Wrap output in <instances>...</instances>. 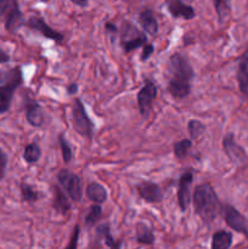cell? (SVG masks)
Segmentation results:
<instances>
[{"instance_id": "obj_1", "label": "cell", "mask_w": 248, "mask_h": 249, "mask_svg": "<svg viewBox=\"0 0 248 249\" xmlns=\"http://www.w3.org/2000/svg\"><path fill=\"white\" fill-rule=\"evenodd\" d=\"M192 203L196 214L206 224H211L216 216L220 215L221 203L209 182L199 184L195 187Z\"/></svg>"}, {"instance_id": "obj_2", "label": "cell", "mask_w": 248, "mask_h": 249, "mask_svg": "<svg viewBox=\"0 0 248 249\" xmlns=\"http://www.w3.org/2000/svg\"><path fill=\"white\" fill-rule=\"evenodd\" d=\"M23 77L19 67H15L9 72H5L4 85H0V114L9 111L15 91L21 87Z\"/></svg>"}, {"instance_id": "obj_3", "label": "cell", "mask_w": 248, "mask_h": 249, "mask_svg": "<svg viewBox=\"0 0 248 249\" xmlns=\"http://www.w3.org/2000/svg\"><path fill=\"white\" fill-rule=\"evenodd\" d=\"M146 43H147V36L145 32L140 31L131 22L123 21L121 28V45L124 53H131L145 45Z\"/></svg>"}, {"instance_id": "obj_4", "label": "cell", "mask_w": 248, "mask_h": 249, "mask_svg": "<svg viewBox=\"0 0 248 249\" xmlns=\"http://www.w3.org/2000/svg\"><path fill=\"white\" fill-rule=\"evenodd\" d=\"M72 118H73V128L75 129L78 134L88 140H92L94 135V123L88 116L87 111L84 108L82 100L75 99L72 107Z\"/></svg>"}, {"instance_id": "obj_5", "label": "cell", "mask_w": 248, "mask_h": 249, "mask_svg": "<svg viewBox=\"0 0 248 249\" xmlns=\"http://www.w3.org/2000/svg\"><path fill=\"white\" fill-rule=\"evenodd\" d=\"M57 180L66 194L73 202H80L83 198V184L77 174L68 169H61L57 174Z\"/></svg>"}, {"instance_id": "obj_6", "label": "cell", "mask_w": 248, "mask_h": 249, "mask_svg": "<svg viewBox=\"0 0 248 249\" xmlns=\"http://www.w3.org/2000/svg\"><path fill=\"white\" fill-rule=\"evenodd\" d=\"M220 215L223 216L224 221L226 223V225L229 228H231L232 230H235L236 232L242 233L247 237L248 240V224L246 220L245 216L235 208V207L230 206V204L225 203L221 204V211Z\"/></svg>"}, {"instance_id": "obj_7", "label": "cell", "mask_w": 248, "mask_h": 249, "mask_svg": "<svg viewBox=\"0 0 248 249\" xmlns=\"http://www.w3.org/2000/svg\"><path fill=\"white\" fill-rule=\"evenodd\" d=\"M223 147L225 151L229 160L236 165H246L248 162V156L246 153L245 148L238 145L235 140V135L232 133H229L223 139Z\"/></svg>"}, {"instance_id": "obj_8", "label": "cell", "mask_w": 248, "mask_h": 249, "mask_svg": "<svg viewBox=\"0 0 248 249\" xmlns=\"http://www.w3.org/2000/svg\"><path fill=\"white\" fill-rule=\"evenodd\" d=\"M157 97V87L151 79H145V84L138 92V105L140 108V113L147 117L152 109L153 101Z\"/></svg>"}, {"instance_id": "obj_9", "label": "cell", "mask_w": 248, "mask_h": 249, "mask_svg": "<svg viewBox=\"0 0 248 249\" xmlns=\"http://www.w3.org/2000/svg\"><path fill=\"white\" fill-rule=\"evenodd\" d=\"M194 181V173L191 170L182 173L177 184V203L180 211L186 212L191 203V185Z\"/></svg>"}, {"instance_id": "obj_10", "label": "cell", "mask_w": 248, "mask_h": 249, "mask_svg": "<svg viewBox=\"0 0 248 249\" xmlns=\"http://www.w3.org/2000/svg\"><path fill=\"white\" fill-rule=\"evenodd\" d=\"M24 24H26L28 28L38 32V33H40L43 36L50 39V40L56 41L57 44H62L63 40H65V36H63L62 33H58V32H56L55 29L51 28V27L49 26V24L46 23L41 17H38V16L29 17Z\"/></svg>"}, {"instance_id": "obj_11", "label": "cell", "mask_w": 248, "mask_h": 249, "mask_svg": "<svg viewBox=\"0 0 248 249\" xmlns=\"http://www.w3.org/2000/svg\"><path fill=\"white\" fill-rule=\"evenodd\" d=\"M169 61L174 78L191 82V79L194 78V68L191 67V65H190V62L184 55L175 53L170 56Z\"/></svg>"}, {"instance_id": "obj_12", "label": "cell", "mask_w": 248, "mask_h": 249, "mask_svg": "<svg viewBox=\"0 0 248 249\" xmlns=\"http://www.w3.org/2000/svg\"><path fill=\"white\" fill-rule=\"evenodd\" d=\"M24 109H26V118L32 126L40 128L45 123V114L43 107L38 101L32 99L29 95H24Z\"/></svg>"}, {"instance_id": "obj_13", "label": "cell", "mask_w": 248, "mask_h": 249, "mask_svg": "<svg viewBox=\"0 0 248 249\" xmlns=\"http://www.w3.org/2000/svg\"><path fill=\"white\" fill-rule=\"evenodd\" d=\"M139 196L148 203H159L163 201V192L157 184L151 181H141L136 186Z\"/></svg>"}, {"instance_id": "obj_14", "label": "cell", "mask_w": 248, "mask_h": 249, "mask_svg": "<svg viewBox=\"0 0 248 249\" xmlns=\"http://www.w3.org/2000/svg\"><path fill=\"white\" fill-rule=\"evenodd\" d=\"M167 9L169 14L175 18L192 19L196 15L194 7L185 4V1L182 0H168Z\"/></svg>"}, {"instance_id": "obj_15", "label": "cell", "mask_w": 248, "mask_h": 249, "mask_svg": "<svg viewBox=\"0 0 248 249\" xmlns=\"http://www.w3.org/2000/svg\"><path fill=\"white\" fill-rule=\"evenodd\" d=\"M237 82L240 91L248 100V48L242 53L237 65Z\"/></svg>"}, {"instance_id": "obj_16", "label": "cell", "mask_w": 248, "mask_h": 249, "mask_svg": "<svg viewBox=\"0 0 248 249\" xmlns=\"http://www.w3.org/2000/svg\"><path fill=\"white\" fill-rule=\"evenodd\" d=\"M168 91L172 95L174 99L181 100L185 99L190 95L191 92V84L190 82L184 79H179V78H174L169 80L168 83Z\"/></svg>"}, {"instance_id": "obj_17", "label": "cell", "mask_w": 248, "mask_h": 249, "mask_svg": "<svg viewBox=\"0 0 248 249\" xmlns=\"http://www.w3.org/2000/svg\"><path fill=\"white\" fill-rule=\"evenodd\" d=\"M24 23H26V21H24L23 14H22L21 10H19L18 2H17V4H15L14 6H12V9L5 15V28H6V31L14 33L17 29L21 28Z\"/></svg>"}, {"instance_id": "obj_18", "label": "cell", "mask_w": 248, "mask_h": 249, "mask_svg": "<svg viewBox=\"0 0 248 249\" xmlns=\"http://www.w3.org/2000/svg\"><path fill=\"white\" fill-rule=\"evenodd\" d=\"M139 23H140L142 31L148 33L150 36H156L157 34L158 22L156 19L152 10L146 9L143 11H141L140 15H139Z\"/></svg>"}, {"instance_id": "obj_19", "label": "cell", "mask_w": 248, "mask_h": 249, "mask_svg": "<svg viewBox=\"0 0 248 249\" xmlns=\"http://www.w3.org/2000/svg\"><path fill=\"white\" fill-rule=\"evenodd\" d=\"M53 207L57 213L62 214V215H66V214L71 211L70 201H68L65 192H63L58 186L53 187Z\"/></svg>"}, {"instance_id": "obj_20", "label": "cell", "mask_w": 248, "mask_h": 249, "mask_svg": "<svg viewBox=\"0 0 248 249\" xmlns=\"http://www.w3.org/2000/svg\"><path fill=\"white\" fill-rule=\"evenodd\" d=\"M135 237L136 241L141 245L152 246L155 243V233L150 226L145 223H138L135 225Z\"/></svg>"}, {"instance_id": "obj_21", "label": "cell", "mask_w": 248, "mask_h": 249, "mask_svg": "<svg viewBox=\"0 0 248 249\" xmlns=\"http://www.w3.org/2000/svg\"><path fill=\"white\" fill-rule=\"evenodd\" d=\"M87 197L94 203H104L107 201V191L102 185L97 182H90L85 190Z\"/></svg>"}, {"instance_id": "obj_22", "label": "cell", "mask_w": 248, "mask_h": 249, "mask_svg": "<svg viewBox=\"0 0 248 249\" xmlns=\"http://www.w3.org/2000/svg\"><path fill=\"white\" fill-rule=\"evenodd\" d=\"M232 245V233L225 230H219L214 232L212 238V248L213 249H228Z\"/></svg>"}, {"instance_id": "obj_23", "label": "cell", "mask_w": 248, "mask_h": 249, "mask_svg": "<svg viewBox=\"0 0 248 249\" xmlns=\"http://www.w3.org/2000/svg\"><path fill=\"white\" fill-rule=\"evenodd\" d=\"M96 241L100 240H105V245L109 248H119L121 247V242L117 243L114 241V238L112 237L111 231H109V226L107 224H104V225L99 226L96 229Z\"/></svg>"}, {"instance_id": "obj_24", "label": "cell", "mask_w": 248, "mask_h": 249, "mask_svg": "<svg viewBox=\"0 0 248 249\" xmlns=\"http://www.w3.org/2000/svg\"><path fill=\"white\" fill-rule=\"evenodd\" d=\"M216 15H218L219 23L224 24L231 15L230 0H213Z\"/></svg>"}, {"instance_id": "obj_25", "label": "cell", "mask_w": 248, "mask_h": 249, "mask_svg": "<svg viewBox=\"0 0 248 249\" xmlns=\"http://www.w3.org/2000/svg\"><path fill=\"white\" fill-rule=\"evenodd\" d=\"M41 157V150L40 146L36 142H31L24 147L23 158L28 164H34L38 162Z\"/></svg>"}, {"instance_id": "obj_26", "label": "cell", "mask_w": 248, "mask_h": 249, "mask_svg": "<svg viewBox=\"0 0 248 249\" xmlns=\"http://www.w3.org/2000/svg\"><path fill=\"white\" fill-rule=\"evenodd\" d=\"M101 216H102V208L101 206H100V203L92 204L84 218L85 226H88V228H92V226H95V224L101 219Z\"/></svg>"}, {"instance_id": "obj_27", "label": "cell", "mask_w": 248, "mask_h": 249, "mask_svg": "<svg viewBox=\"0 0 248 249\" xmlns=\"http://www.w3.org/2000/svg\"><path fill=\"white\" fill-rule=\"evenodd\" d=\"M21 195L24 202L28 203H35L40 198V194L27 182H21Z\"/></svg>"}, {"instance_id": "obj_28", "label": "cell", "mask_w": 248, "mask_h": 249, "mask_svg": "<svg viewBox=\"0 0 248 249\" xmlns=\"http://www.w3.org/2000/svg\"><path fill=\"white\" fill-rule=\"evenodd\" d=\"M192 147V140L191 139H182V140L177 141L174 143V156L177 160H182L189 155L190 148Z\"/></svg>"}, {"instance_id": "obj_29", "label": "cell", "mask_w": 248, "mask_h": 249, "mask_svg": "<svg viewBox=\"0 0 248 249\" xmlns=\"http://www.w3.org/2000/svg\"><path fill=\"white\" fill-rule=\"evenodd\" d=\"M187 129H189L191 140H197V139L201 138V136L203 135L204 131H206V125H204L201 121L191 119V121L189 122V124H187Z\"/></svg>"}, {"instance_id": "obj_30", "label": "cell", "mask_w": 248, "mask_h": 249, "mask_svg": "<svg viewBox=\"0 0 248 249\" xmlns=\"http://www.w3.org/2000/svg\"><path fill=\"white\" fill-rule=\"evenodd\" d=\"M58 142H60L61 152H62V160L63 162L67 164V163H70L73 158L72 147H71V145L68 143L67 139L65 138L63 134H60V135H58Z\"/></svg>"}, {"instance_id": "obj_31", "label": "cell", "mask_w": 248, "mask_h": 249, "mask_svg": "<svg viewBox=\"0 0 248 249\" xmlns=\"http://www.w3.org/2000/svg\"><path fill=\"white\" fill-rule=\"evenodd\" d=\"M15 4H17V0H0V17L6 15Z\"/></svg>"}, {"instance_id": "obj_32", "label": "cell", "mask_w": 248, "mask_h": 249, "mask_svg": "<svg viewBox=\"0 0 248 249\" xmlns=\"http://www.w3.org/2000/svg\"><path fill=\"white\" fill-rule=\"evenodd\" d=\"M7 167V155L0 148V180L4 179Z\"/></svg>"}, {"instance_id": "obj_33", "label": "cell", "mask_w": 248, "mask_h": 249, "mask_svg": "<svg viewBox=\"0 0 248 249\" xmlns=\"http://www.w3.org/2000/svg\"><path fill=\"white\" fill-rule=\"evenodd\" d=\"M153 51H155V48H153L152 44L146 43L145 45H143L142 53H141V61L148 60V58L153 55Z\"/></svg>"}, {"instance_id": "obj_34", "label": "cell", "mask_w": 248, "mask_h": 249, "mask_svg": "<svg viewBox=\"0 0 248 249\" xmlns=\"http://www.w3.org/2000/svg\"><path fill=\"white\" fill-rule=\"evenodd\" d=\"M78 236H79V226H75V228H74V232H73L72 241H71L70 245L67 246V248H68V249H74L75 247H77Z\"/></svg>"}, {"instance_id": "obj_35", "label": "cell", "mask_w": 248, "mask_h": 249, "mask_svg": "<svg viewBox=\"0 0 248 249\" xmlns=\"http://www.w3.org/2000/svg\"><path fill=\"white\" fill-rule=\"evenodd\" d=\"M105 29H106V32L112 36V38H113V36H116L114 34H117V32H118L116 24L111 23V22H107V23L105 24Z\"/></svg>"}, {"instance_id": "obj_36", "label": "cell", "mask_w": 248, "mask_h": 249, "mask_svg": "<svg viewBox=\"0 0 248 249\" xmlns=\"http://www.w3.org/2000/svg\"><path fill=\"white\" fill-rule=\"evenodd\" d=\"M10 61V56L7 55V53H5L2 49H0V63H6Z\"/></svg>"}, {"instance_id": "obj_37", "label": "cell", "mask_w": 248, "mask_h": 249, "mask_svg": "<svg viewBox=\"0 0 248 249\" xmlns=\"http://www.w3.org/2000/svg\"><path fill=\"white\" fill-rule=\"evenodd\" d=\"M71 1H72L73 4L78 5V6L85 7L88 5V2H89V0H71Z\"/></svg>"}, {"instance_id": "obj_38", "label": "cell", "mask_w": 248, "mask_h": 249, "mask_svg": "<svg viewBox=\"0 0 248 249\" xmlns=\"http://www.w3.org/2000/svg\"><path fill=\"white\" fill-rule=\"evenodd\" d=\"M67 90H68V94H70V95L75 94V92H77V90H78V85L75 84V83H73V84H71L70 87L67 88Z\"/></svg>"}, {"instance_id": "obj_39", "label": "cell", "mask_w": 248, "mask_h": 249, "mask_svg": "<svg viewBox=\"0 0 248 249\" xmlns=\"http://www.w3.org/2000/svg\"><path fill=\"white\" fill-rule=\"evenodd\" d=\"M4 79H5V73L0 72V83L4 82Z\"/></svg>"}, {"instance_id": "obj_40", "label": "cell", "mask_w": 248, "mask_h": 249, "mask_svg": "<svg viewBox=\"0 0 248 249\" xmlns=\"http://www.w3.org/2000/svg\"><path fill=\"white\" fill-rule=\"evenodd\" d=\"M182 1H185V0H182Z\"/></svg>"}]
</instances>
